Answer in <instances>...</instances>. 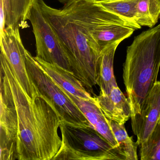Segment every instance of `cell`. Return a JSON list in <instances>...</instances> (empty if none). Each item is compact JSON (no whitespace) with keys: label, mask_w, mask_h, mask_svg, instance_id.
Instances as JSON below:
<instances>
[{"label":"cell","mask_w":160,"mask_h":160,"mask_svg":"<svg viewBox=\"0 0 160 160\" xmlns=\"http://www.w3.org/2000/svg\"><path fill=\"white\" fill-rule=\"evenodd\" d=\"M0 160H53L62 140L60 115L45 95L29 96L0 54Z\"/></svg>","instance_id":"1"},{"label":"cell","mask_w":160,"mask_h":160,"mask_svg":"<svg viewBox=\"0 0 160 160\" xmlns=\"http://www.w3.org/2000/svg\"><path fill=\"white\" fill-rule=\"evenodd\" d=\"M42 12L67 49L73 72L90 93L97 84L101 50L93 38L81 0H69L62 9L38 0Z\"/></svg>","instance_id":"2"},{"label":"cell","mask_w":160,"mask_h":160,"mask_svg":"<svg viewBox=\"0 0 160 160\" xmlns=\"http://www.w3.org/2000/svg\"><path fill=\"white\" fill-rule=\"evenodd\" d=\"M160 67V24L135 37L128 47L123 79L132 117L141 112L145 99L157 82Z\"/></svg>","instance_id":"3"},{"label":"cell","mask_w":160,"mask_h":160,"mask_svg":"<svg viewBox=\"0 0 160 160\" xmlns=\"http://www.w3.org/2000/svg\"><path fill=\"white\" fill-rule=\"evenodd\" d=\"M61 147L53 160H126L120 148L113 146L91 126H75L62 121Z\"/></svg>","instance_id":"4"},{"label":"cell","mask_w":160,"mask_h":160,"mask_svg":"<svg viewBox=\"0 0 160 160\" xmlns=\"http://www.w3.org/2000/svg\"><path fill=\"white\" fill-rule=\"evenodd\" d=\"M28 19L31 22L35 36V57L73 72L67 49L43 13L38 0L33 1Z\"/></svg>","instance_id":"5"},{"label":"cell","mask_w":160,"mask_h":160,"mask_svg":"<svg viewBox=\"0 0 160 160\" xmlns=\"http://www.w3.org/2000/svg\"><path fill=\"white\" fill-rule=\"evenodd\" d=\"M26 57L27 70L31 79L40 92L53 103L62 121L73 126H90L88 121L78 107L42 71L34 57L27 49Z\"/></svg>","instance_id":"6"},{"label":"cell","mask_w":160,"mask_h":160,"mask_svg":"<svg viewBox=\"0 0 160 160\" xmlns=\"http://www.w3.org/2000/svg\"><path fill=\"white\" fill-rule=\"evenodd\" d=\"M1 34V51L7 58L13 72L26 93L33 97L41 94L31 79L26 64V49L20 29L6 27Z\"/></svg>","instance_id":"7"},{"label":"cell","mask_w":160,"mask_h":160,"mask_svg":"<svg viewBox=\"0 0 160 160\" xmlns=\"http://www.w3.org/2000/svg\"><path fill=\"white\" fill-rule=\"evenodd\" d=\"M160 119V81H157L145 99L141 112L131 118L133 132L138 146L152 133Z\"/></svg>","instance_id":"8"},{"label":"cell","mask_w":160,"mask_h":160,"mask_svg":"<svg viewBox=\"0 0 160 160\" xmlns=\"http://www.w3.org/2000/svg\"><path fill=\"white\" fill-rule=\"evenodd\" d=\"M58 87L62 92L78 107L88 121L90 126L100 133L113 146L119 148L110 126L109 119L106 117L98 105L95 97L92 100L82 99L73 95L59 86Z\"/></svg>","instance_id":"9"},{"label":"cell","mask_w":160,"mask_h":160,"mask_svg":"<svg viewBox=\"0 0 160 160\" xmlns=\"http://www.w3.org/2000/svg\"><path fill=\"white\" fill-rule=\"evenodd\" d=\"M42 71L57 84L66 91L82 99L92 100L90 93L82 82L70 72L58 64L48 63L39 58L34 57Z\"/></svg>","instance_id":"10"},{"label":"cell","mask_w":160,"mask_h":160,"mask_svg":"<svg viewBox=\"0 0 160 160\" xmlns=\"http://www.w3.org/2000/svg\"><path fill=\"white\" fill-rule=\"evenodd\" d=\"M98 105L106 117L109 120L120 124H124L131 118V105L118 86L114 87L109 94L100 92L95 96Z\"/></svg>","instance_id":"11"},{"label":"cell","mask_w":160,"mask_h":160,"mask_svg":"<svg viewBox=\"0 0 160 160\" xmlns=\"http://www.w3.org/2000/svg\"><path fill=\"white\" fill-rule=\"evenodd\" d=\"M121 42L119 41L110 44L101 52L97 84L100 87V92L106 95L109 94L113 88L118 86L114 75L113 64L116 49Z\"/></svg>","instance_id":"12"},{"label":"cell","mask_w":160,"mask_h":160,"mask_svg":"<svg viewBox=\"0 0 160 160\" xmlns=\"http://www.w3.org/2000/svg\"><path fill=\"white\" fill-rule=\"evenodd\" d=\"M34 0H0L5 15L6 27L13 29L29 28L28 15Z\"/></svg>","instance_id":"13"},{"label":"cell","mask_w":160,"mask_h":160,"mask_svg":"<svg viewBox=\"0 0 160 160\" xmlns=\"http://www.w3.org/2000/svg\"><path fill=\"white\" fill-rule=\"evenodd\" d=\"M106 10L122 18L135 29L141 28L137 23L136 6L138 0H94Z\"/></svg>","instance_id":"14"},{"label":"cell","mask_w":160,"mask_h":160,"mask_svg":"<svg viewBox=\"0 0 160 160\" xmlns=\"http://www.w3.org/2000/svg\"><path fill=\"white\" fill-rule=\"evenodd\" d=\"M109 123L119 147L126 156V160H137V142L130 137L125 129L124 124H120L109 120Z\"/></svg>","instance_id":"15"},{"label":"cell","mask_w":160,"mask_h":160,"mask_svg":"<svg viewBox=\"0 0 160 160\" xmlns=\"http://www.w3.org/2000/svg\"><path fill=\"white\" fill-rule=\"evenodd\" d=\"M141 160H160V123L145 142L139 145Z\"/></svg>","instance_id":"16"},{"label":"cell","mask_w":160,"mask_h":160,"mask_svg":"<svg viewBox=\"0 0 160 160\" xmlns=\"http://www.w3.org/2000/svg\"><path fill=\"white\" fill-rule=\"evenodd\" d=\"M136 11L137 23L139 26L152 28L155 26L149 0H138Z\"/></svg>","instance_id":"17"},{"label":"cell","mask_w":160,"mask_h":160,"mask_svg":"<svg viewBox=\"0 0 160 160\" xmlns=\"http://www.w3.org/2000/svg\"><path fill=\"white\" fill-rule=\"evenodd\" d=\"M0 23H1V32H3L6 28L5 25V15H4V11L3 10V7L2 4L0 3Z\"/></svg>","instance_id":"18"},{"label":"cell","mask_w":160,"mask_h":160,"mask_svg":"<svg viewBox=\"0 0 160 160\" xmlns=\"http://www.w3.org/2000/svg\"><path fill=\"white\" fill-rule=\"evenodd\" d=\"M158 2H159V4H160V0H158Z\"/></svg>","instance_id":"19"},{"label":"cell","mask_w":160,"mask_h":160,"mask_svg":"<svg viewBox=\"0 0 160 160\" xmlns=\"http://www.w3.org/2000/svg\"><path fill=\"white\" fill-rule=\"evenodd\" d=\"M159 123H160V120H159Z\"/></svg>","instance_id":"20"}]
</instances>
